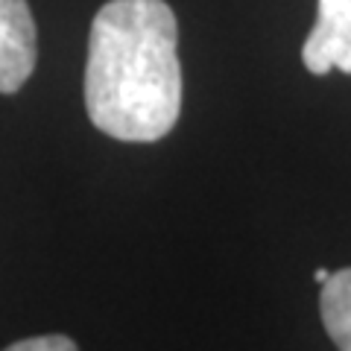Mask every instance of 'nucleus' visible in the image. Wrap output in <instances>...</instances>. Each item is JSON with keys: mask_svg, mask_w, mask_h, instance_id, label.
Here are the masks:
<instances>
[{"mask_svg": "<svg viewBox=\"0 0 351 351\" xmlns=\"http://www.w3.org/2000/svg\"><path fill=\"white\" fill-rule=\"evenodd\" d=\"M85 108L108 138L152 144L182 114L179 24L164 0H108L94 15Z\"/></svg>", "mask_w": 351, "mask_h": 351, "instance_id": "nucleus-1", "label": "nucleus"}, {"mask_svg": "<svg viewBox=\"0 0 351 351\" xmlns=\"http://www.w3.org/2000/svg\"><path fill=\"white\" fill-rule=\"evenodd\" d=\"M38 36L27 0H0V94H15L36 71Z\"/></svg>", "mask_w": 351, "mask_h": 351, "instance_id": "nucleus-2", "label": "nucleus"}, {"mask_svg": "<svg viewBox=\"0 0 351 351\" xmlns=\"http://www.w3.org/2000/svg\"><path fill=\"white\" fill-rule=\"evenodd\" d=\"M302 62L316 76L331 71L351 76V0H319L316 24L302 47Z\"/></svg>", "mask_w": 351, "mask_h": 351, "instance_id": "nucleus-3", "label": "nucleus"}, {"mask_svg": "<svg viewBox=\"0 0 351 351\" xmlns=\"http://www.w3.org/2000/svg\"><path fill=\"white\" fill-rule=\"evenodd\" d=\"M322 325L339 351H351V267L334 272L319 295Z\"/></svg>", "mask_w": 351, "mask_h": 351, "instance_id": "nucleus-4", "label": "nucleus"}, {"mask_svg": "<svg viewBox=\"0 0 351 351\" xmlns=\"http://www.w3.org/2000/svg\"><path fill=\"white\" fill-rule=\"evenodd\" d=\"M6 351H80L73 339L62 337V334H50V337H29L21 343L9 346Z\"/></svg>", "mask_w": 351, "mask_h": 351, "instance_id": "nucleus-5", "label": "nucleus"}, {"mask_svg": "<svg viewBox=\"0 0 351 351\" xmlns=\"http://www.w3.org/2000/svg\"><path fill=\"white\" fill-rule=\"evenodd\" d=\"M331 276H334V272H328V269H316V272H313V278H316V284H325V281H328V278H331Z\"/></svg>", "mask_w": 351, "mask_h": 351, "instance_id": "nucleus-6", "label": "nucleus"}]
</instances>
